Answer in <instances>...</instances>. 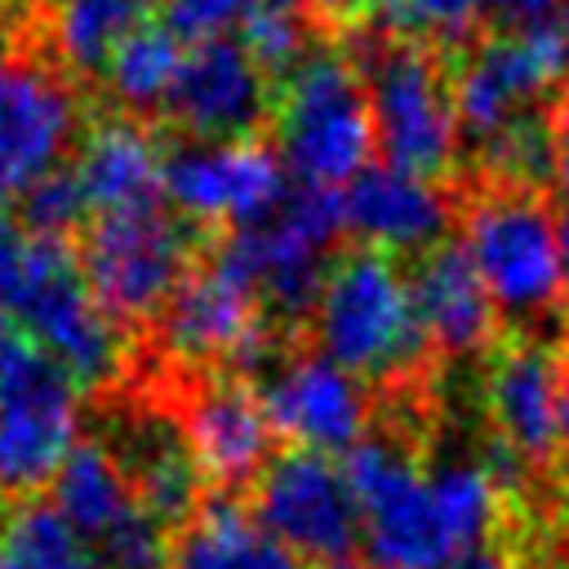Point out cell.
Instances as JSON below:
<instances>
[{"instance_id":"8fae6325","label":"cell","mask_w":569,"mask_h":569,"mask_svg":"<svg viewBox=\"0 0 569 569\" xmlns=\"http://www.w3.org/2000/svg\"><path fill=\"white\" fill-rule=\"evenodd\" d=\"M80 133L71 84L36 58H22L0 36V204L27 200L62 169Z\"/></svg>"},{"instance_id":"9a60e30c","label":"cell","mask_w":569,"mask_h":569,"mask_svg":"<svg viewBox=\"0 0 569 569\" xmlns=\"http://www.w3.org/2000/svg\"><path fill=\"white\" fill-rule=\"evenodd\" d=\"M160 342L182 365H253L267 351V311L231 271L209 262L164 302Z\"/></svg>"},{"instance_id":"ffe728a7","label":"cell","mask_w":569,"mask_h":569,"mask_svg":"<svg viewBox=\"0 0 569 569\" xmlns=\"http://www.w3.org/2000/svg\"><path fill=\"white\" fill-rule=\"evenodd\" d=\"M271 436L276 431L262 413L258 391H244L240 382L209 378L182 405V440L200 476L213 485L253 480L267 467Z\"/></svg>"},{"instance_id":"4dcf8cb0","label":"cell","mask_w":569,"mask_h":569,"mask_svg":"<svg viewBox=\"0 0 569 569\" xmlns=\"http://www.w3.org/2000/svg\"><path fill=\"white\" fill-rule=\"evenodd\" d=\"M84 218H89V204H84L80 182H76V173H71L67 164H62L58 173H49V178L22 200V222L36 227V231H44V236H58V240H62V231L80 227Z\"/></svg>"},{"instance_id":"d4e9b609","label":"cell","mask_w":569,"mask_h":569,"mask_svg":"<svg viewBox=\"0 0 569 569\" xmlns=\"http://www.w3.org/2000/svg\"><path fill=\"white\" fill-rule=\"evenodd\" d=\"M156 0H53L49 36L71 71H102V62L147 27Z\"/></svg>"},{"instance_id":"9c48e42d","label":"cell","mask_w":569,"mask_h":569,"mask_svg":"<svg viewBox=\"0 0 569 569\" xmlns=\"http://www.w3.org/2000/svg\"><path fill=\"white\" fill-rule=\"evenodd\" d=\"M80 271L111 320L142 325L191 276V231L164 209L98 213L80 231Z\"/></svg>"},{"instance_id":"30bf717a","label":"cell","mask_w":569,"mask_h":569,"mask_svg":"<svg viewBox=\"0 0 569 569\" xmlns=\"http://www.w3.org/2000/svg\"><path fill=\"white\" fill-rule=\"evenodd\" d=\"M53 507L93 551L98 569H164L169 542L164 525L138 502L129 471L120 458L98 445L80 440L53 476Z\"/></svg>"},{"instance_id":"5bb4252c","label":"cell","mask_w":569,"mask_h":569,"mask_svg":"<svg viewBox=\"0 0 569 569\" xmlns=\"http://www.w3.org/2000/svg\"><path fill=\"white\" fill-rule=\"evenodd\" d=\"M289 196L280 156L253 138L191 142L164 156V200L200 227L240 231Z\"/></svg>"},{"instance_id":"7a4b0ae2","label":"cell","mask_w":569,"mask_h":569,"mask_svg":"<svg viewBox=\"0 0 569 569\" xmlns=\"http://www.w3.org/2000/svg\"><path fill=\"white\" fill-rule=\"evenodd\" d=\"M0 320L18 325L49 351L76 387H107L120 373L124 347L116 320L84 284L80 258L22 218L0 209Z\"/></svg>"},{"instance_id":"603a6c76","label":"cell","mask_w":569,"mask_h":569,"mask_svg":"<svg viewBox=\"0 0 569 569\" xmlns=\"http://www.w3.org/2000/svg\"><path fill=\"white\" fill-rule=\"evenodd\" d=\"M173 569H298V556L280 547L267 525L236 498H209L169 547Z\"/></svg>"},{"instance_id":"6da1fadb","label":"cell","mask_w":569,"mask_h":569,"mask_svg":"<svg viewBox=\"0 0 569 569\" xmlns=\"http://www.w3.org/2000/svg\"><path fill=\"white\" fill-rule=\"evenodd\" d=\"M342 476L373 569H453L480 556L502 520V493L511 489L493 462L445 458L422 467L396 436L351 445Z\"/></svg>"},{"instance_id":"d590c367","label":"cell","mask_w":569,"mask_h":569,"mask_svg":"<svg viewBox=\"0 0 569 569\" xmlns=\"http://www.w3.org/2000/svg\"><path fill=\"white\" fill-rule=\"evenodd\" d=\"M551 36H556V44H560V58H565V67H569V0L560 4L556 22H551Z\"/></svg>"},{"instance_id":"83f0119b","label":"cell","mask_w":569,"mask_h":569,"mask_svg":"<svg viewBox=\"0 0 569 569\" xmlns=\"http://www.w3.org/2000/svg\"><path fill=\"white\" fill-rule=\"evenodd\" d=\"M240 44L267 76H289L311 49H307V18L298 0H267L249 22Z\"/></svg>"},{"instance_id":"ac0fdd59","label":"cell","mask_w":569,"mask_h":569,"mask_svg":"<svg viewBox=\"0 0 569 569\" xmlns=\"http://www.w3.org/2000/svg\"><path fill=\"white\" fill-rule=\"evenodd\" d=\"M164 111L196 142L244 138L267 111V71L231 36L187 44Z\"/></svg>"},{"instance_id":"52a82bcc","label":"cell","mask_w":569,"mask_h":569,"mask_svg":"<svg viewBox=\"0 0 569 569\" xmlns=\"http://www.w3.org/2000/svg\"><path fill=\"white\" fill-rule=\"evenodd\" d=\"M342 231L338 191L298 187L267 218L227 231L213 262L231 271L262 302V311L302 316L320 298V284L333 267V240Z\"/></svg>"},{"instance_id":"ab89813d","label":"cell","mask_w":569,"mask_h":569,"mask_svg":"<svg viewBox=\"0 0 569 569\" xmlns=\"http://www.w3.org/2000/svg\"><path fill=\"white\" fill-rule=\"evenodd\" d=\"M547 569H569V560H560V565H547Z\"/></svg>"},{"instance_id":"8d00e7d4","label":"cell","mask_w":569,"mask_h":569,"mask_svg":"<svg viewBox=\"0 0 569 569\" xmlns=\"http://www.w3.org/2000/svg\"><path fill=\"white\" fill-rule=\"evenodd\" d=\"M453 569H511V565H507V556H498V551H480V556H471V560H462V565H453Z\"/></svg>"},{"instance_id":"484cf974","label":"cell","mask_w":569,"mask_h":569,"mask_svg":"<svg viewBox=\"0 0 569 569\" xmlns=\"http://www.w3.org/2000/svg\"><path fill=\"white\" fill-rule=\"evenodd\" d=\"M182 53H187V44L164 22L160 27H151V22L138 27L102 62L107 93L129 111H164L169 93H173V80H178V67H182Z\"/></svg>"},{"instance_id":"44dd1931","label":"cell","mask_w":569,"mask_h":569,"mask_svg":"<svg viewBox=\"0 0 569 569\" xmlns=\"http://www.w3.org/2000/svg\"><path fill=\"white\" fill-rule=\"evenodd\" d=\"M409 293H413V316H418L427 351L462 360V356H480L493 342L498 311H493L471 258L462 253V244L427 249L409 280Z\"/></svg>"},{"instance_id":"60d3db41","label":"cell","mask_w":569,"mask_h":569,"mask_svg":"<svg viewBox=\"0 0 569 569\" xmlns=\"http://www.w3.org/2000/svg\"><path fill=\"white\" fill-rule=\"evenodd\" d=\"M9 4H13V0H0V9H9Z\"/></svg>"},{"instance_id":"d6986e66","label":"cell","mask_w":569,"mask_h":569,"mask_svg":"<svg viewBox=\"0 0 569 569\" xmlns=\"http://www.w3.org/2000/svg\"><path fill=\"white\" fill-rule=\"evenodd\" d=\"M338 200L342 227L378 253H427L449 227V200L436 178L396 164H365L338 191Z\"/></svg>"},{"instance_id":"d6a6232c","label":"cell","mask_w":569,"mask_h":569,"mask_svg":"<svg viewBox=\"0 0 569 569\" xmlns=\"http://www.w3.org/2000/svg\"><path fill=\"white\" fill-rule=\"evenodd\" d=\"M551 173L569 191V89L551 107Z\"/></svg>"},{"instance_id":"2e32d148","label":"cell","mask_w":569,"mask_h":569,"mask_svg":"<svg viewBox=\"0 0 569 569\" xmlns=\"http://www.w3.org/2000/svg\"><path fill=\"white\" fill-rule=\"evenodd\" d=\"M262 413L276 436L307 453H333L365 440L369 396L360 378L338 369L329 356H289L262 378Z\"/></svg>"},{"instance_id":"3957f363","label":"cell","mask_w":569,"mask_h":569,"mask_svg":"<svg viewBox=\"0 0 569 569\" xmlns=\"http://www.w3.org/2000/svg\"><path fill=\"white\" fill-rule=\"evenodd\" d=\"M462 253L471 258L493 311L520 329L560 325V316H569L560 231L538 191L485 187L467 204Z\"/></svg>"},{"instance_id":"e575fe53","label":"cell","mask_w":569,"mask_h":569,"mask_svg":"<svg viewBox=\"0 0 569 569\" xmlns=\"http://www.w3.org/2000/svg\"><path fill=\"white\" fill-rule=\"evenodd\" d=\"M560 440L569 445V356L560 360Z\"/></svg>"},{"instance_id":"b9f144b4","label":"cell","mask_w":569,"mask_h":569,"mask_svg":"<svg viewBox=\"0 0 569 569\" xmlns=\"http://www.w3.org/2000/svg\"><path fill=\"white\" fill-rule=\"evenodd\" d=\"M329 569H342V565H329Z\"/></svg>"},{"instance_id":"ba28073f","label":"cell","mask_w":569,"mask_h":569,"mask_svg":"<svg viewBox=\"0 0 569 569\" xmlns=\"http://www.w3.org/2000/svg\"><path fill=\"white\" fill-rule=\"evenodd\" d=\"M80 387L18 325L0 320V493L27 498L53 485L80 445Z\"/></svg>"},{"instance_id":"5b68a950","label":"cell","mask_w":569,"mask_h":569,"mask_svg":"<svg viewBox=\"0 0 569 569\" xmlns=\"http://www.w3.org/2000/svg\"><path fill=\"white\" fill-rule=\"evenodd\" d=\"M276 142L280 160L302 178V187L316 191H338L369 164V151L378 142L356 58L311 49L280 80Z\"/></svg>"},{"instance_id":"f546056e","label":"cell","mask_w":569,"mask_h":569,"mask_svg":"<svg viewBox=\"0 0 569 569\" xmlns=\"http://www.w3.org/2000/svg\"><path fill=\"white\" fill-rule=\"evenodd\" d=\"M267 0H164V27L182 44L200 40H227V31H244V22L262 9Z\"/></svg>"},{"instance_id":"4316f807","label":"cell","mask_w":569,"mask_h":569,"mask_svg":"<svg viewBox=\"0 0 569 569\" xmlns=\"http://www.w3.org/2000/svg\"><path fill=\"white\" fill-rule=\"evenodd\" d=\"M0 551L18 569H98L80 533L58 516L53 502L22 498L0 525Z\"/></svg>"},{"instance_id":"74e56055","label":"cell","mask_w":569,"mask_h":569,"mask_svg":"<svg viewBox=\"0 0 569 569\" xmlns=\"http://www.w3.org/2000/svg\"><path fill=\"white\" fill-rule=\"evenodd\" d=\"M556 231H560V258H565V280H569V209L560 213V222H556Z\"/></svg>"},{"instance_id":"277c9868","label":"cell","mask_w":569,"mask_h":569,"mask_svg":"<svg viewBox=\"0 0 569 569\" xmlns=\"http://www.w3.org/2000/svg\"><path fill=\"white\" fill-rule=\"evenodd\" d=\"M311 311L320 356H329L360 382H396L427 356L409 280L378 249H356L333 262Z\"/></svg>"},{"instance_id":"f1b7e54d","label":"cell","mask_w":569,"mask_h":569,"mask_svg":"<svg viewBox=\"0 0 569 569\" xmlns=\"http://www.w3.org/2000/svg\"><path fill=\"white\" fill-rule=\"evenodd\" d=\"M387 18L400 40H413L422 49L467 44L485 22V0H387Z\"/></svg>"},{"instance_id":"7c38bea8","label":"cell","mask_w":569,"mask_h":569,"mask_svg":"<svg viewBox=\"0 0 569 569\" xmlns=\"http://www.w3.org/2000/svg\"><path fill=\"white\" fill-rule=\"evenodd\" d=\"M565 58L551 36L542 31H498L467 49L453 76V111L458 129L476 138V147L542 120V98L560 80Z\"/></svg>"},{"instance_id":"7402d4cb","label":"cell","mask_w":569,"mask_h":569,"mask_svg":"<svg viewBox=\"0 0 569 569\" xmlns=\"http://www.w3.org/2000/svg\"><path fill=\"white\" fill-rule=\"evenodd\" d=\"M67 169L80 182L89 218L164 204V151L133 120L93 124L80 138V151H76V160Z\"/></svg>"},{"instance_id":"e0dca14e","label":"cell","mask_w":569,"mask_h":569,"mask_svg":"<svg viewBox=\"0 0 569 569\" xmlns=\"http://www.w3.org/2000/svg\"><path fill=\"white\" fill-rule=\"evenodd\" d=\"M485 418L516 467H547L560 449V356L547 338L498 347L485 369Z\"/></svg>"},{"instance_id":"836d02e7","label":"cell","mask_w":569,"mask_h":569,"mask_svg":"<svg viewBox=\"0 0 569 569\" xmlns=\"http://www.w3.org/2000/svg\"><path fill=\"white\" fill-rule=\"evenodd\" d=\"M298 4H307V9L320 13V18H338V13H351L360 0H298Z\"/></svg>"},{"instance_id":"1f68e13d","label":"cell","mask_w":569,"mask_h":569,"mask_svg":"<svg viewBox=\"0 0 569 569\" xmlns=\"http://www.w3.org/2000/svg\"><path fill=\"white\" fill-rule=\"evenodd\" d=\"M565 0H485V18H493L502 31H542L556 22Z\"/></svg>"},{"instance_id":"cb8c5ba5","label":"cell","mask_w":569,"mask_h":569,"mask_svg":"<svg viewBox=\"0 0 569 569\" xmlns=\"http://www.w3.org/2000/svg\"><path fill=\"white\" fill-rule=\"evenodd\" d=\"M120 467L129 471V485L138 502L164 525V520H187L200 507V467L182 440V427L169 422H138V436L129 440L124 453H116Z\"/></svg>"},{"instance_id":"f35d334b","label":"cell","mask_w":569,"mask_h":569,"mask_svg":"<svg viewBox=\"0 0 569 569\" xmlns=\"http://www.w3.org/2000/svg\"><path fill=\"white\" fill-rule=\"evenodd\" d=\"M556 516H560V529H565V542H569V485L560 489V502H556Z\"/></svg>"},{"instance_id":"4fadbf2b","label":"cell","mask_w":569,"mask_h":569,"mask_svg":"<svg viewBox=\"0 0 569 569\" xmlns=\"http://www.w3.org/2000/svg\"><path fill=\"white\" fill-rule=\"evenodd\" d=\"M253 516L293 556L342 565L360 542V511L342 467L329 453L293 449L258 471Z\"/></svg>"},{"instance_id":"8992f818","label":"cell","mask_w":569,"mask_h":569,"mask_svg":"<svg viewBox=\"0 0 569 569\" xmlns=\"http://www.w3.org/2000/svg\"><path fill=\"white\" fill-rule=\"evenodd\" d=\"M356 67L365 76L373 142L382 147L387 164L440 178L458 156V111H453V80L445 76L440 58L400 36H373L360 44Z\"/></svg>"}]
</instances>
